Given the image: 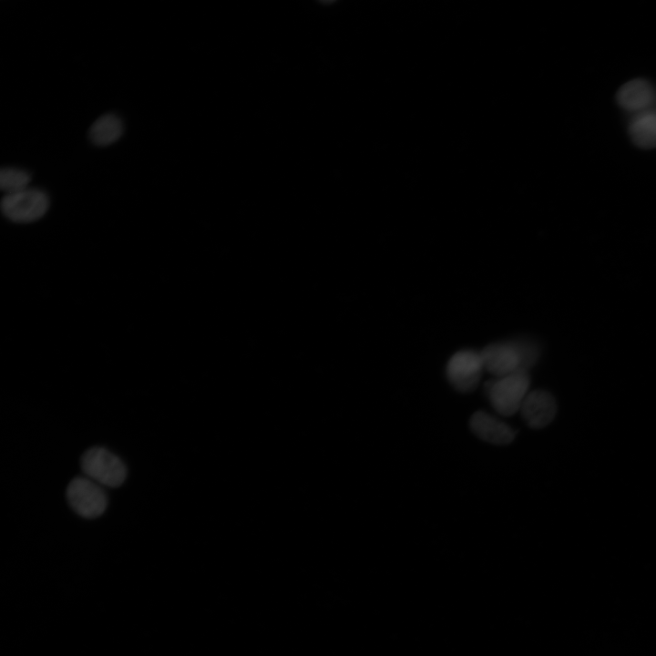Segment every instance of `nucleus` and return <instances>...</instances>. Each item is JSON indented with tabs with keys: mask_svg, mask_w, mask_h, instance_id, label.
<instances>
[{
	"mask_svg": "<svg viewBox=\"0 0 656 656\" xmlns=\"http://www.w3.org/2000/svg\"><path fill=\"white\" fill-rule=\"evenodd\" d=\"M473 433L486 442L496 445L511 443L516 432L509 425L484 411L474 413L469 421Z\"/></svg>",
	"mask_w": 656,
	"mask_h": 656,
	"instance_id": "9",
	"label": "nucleus"
},
{
	"mask_svg": "<svg viewBox=\"0 0 656 656\" xmlns=\"http://www.w3.org/2000/svg\"><path fill=\"white\" fill-rule=\"evenodd\" d=\"M628 133L632 142L639 148L645 149L656 148V105L632 115L628 125Z\"/></svg>",
	"mask_w": 656,
	"mask_h": 656,
	"instance_id": "10",
	"label": "nucleus"
},
{
	"mask_svg": "<svg viewBox=\"0 0 656 656\" xmlns=\"http://www.w3.org/2000/svg\"><path fill=\"white\" fill-rule=\"evenodd\" d=\"M49 199L45 191L26 188L5 194L1 201L4 216L15 223H31L41 219L48 210Z\"/></svg>",
	"mask_w": 656,
	"mask_h": 656,
	"instance_id": "4",
	"label": "nucleus"
},
{
	"mask_svg": "<svg viewBox=\"0 0 656 656\" xmlns=\"http://www.w3.org/2000/svg\"><path fill=\"white\" fill-rule=\"evenodd\" d=\"M446 371L448 381L458 392L474 391L485 371L480 352L471 349L456 352L449 359Z\"/></svg>",
	"mask_w": 656,
	"mask_h": 656,
	"instance_id": "6",
	"label": "nucleus"
},
{
	"mask_svg": "<svg viewBox=\"0 0 656 656\" xmlns=\"http://www.w3.org/2000/svg\"><path fill=\"white\" fill-rule=\"evenodd\" d=\"M67 498L73 510L87 518L99 517L108 506L105 491L88 477L73 478L67 488Z\"/></svg>",
	"mask_w": 656,
	"mask_h": 656,
	"instance_id": "5",
	"label": "nucleus"
},
{
	"mask_svg": "<svg viewBox=\"0 0 656 656\" xmlns=\"http://www.w3.org/2000/svg\"><path fill=\"white\" fill-rule=\"evenodd\" d=\"M122 133L121 119L114 114H105L92 124L89 129V138L96 146L104 147L116 142Z\"/></svg>",
	"mask_w": 656,
	"mask_h": 656,
	"instance_id": "11",
	"label": "nucleus"
},
{
	"mask_svg": "<svg viewBox=\"0 0 656 656\" xmlns=\"http://www.w3.org/2000/svg\"><path fill=\"white\" fill-rule=\"evenodd\" d=\"M480 354L485 371L502 377L516 372H528L537 362L539 350L531 340L515 339L490 343Z\"/></svg>",
	"mask_w": 656,
	"mask_h": 656,
	"instance_id": "1",
	"label": "nucleus"
},
{
	"mask_svg": "<svg viewBox=\"0 0 656 656\" xmlns=\"http://www.w3.org/2000/svg\"><path fill=\"white\" fill-rule=\"evenodd\" d=\"M556 409L554 397L543 390H535L528 394L520 407L524 420L534 428L548 425L555 416Z\"/></svg>",
	"mask_w": 656,
	"mask_h": 656,
	"instance_id": "8",
	"label": "nucleus"
},
{
	"mask_svg": "<svg viewBox=\"0 0 656 656\" xmlns=\"http://www.w3.org/2000/svg\"><path fill=\"white\" fill-rule=\"evenodd\" d=\"M616 101L621 109L634 115L656 105V89L646 79H631L619 88Z\"/></svg>",
	"mask_w": 656,
	"mask_h": 656,
	"instance_id": "7",
	"label": "nucleus"
},
{
	"mask_svg": "<svg viewBox=\"0 0 656 656\" xmlns=\"http://www.w3.org/2000/svg\"><path fill=\"white\" fill-rule=\"evenodd\" d=\"M529 383L528 372H516L487 382L485 392L495 410L508 416L520 409Z\"/></svg>",
	"mask_w": 656,
	"mask_h": 656,
	"instance_id": "2",
	"label": "nucleus"
},
{
	"mask_svg": "<svg viewBox=\"0 0 656 656\" xmlns=\"http://www.w3.org/2000/svg\"><path fill=\"white\" fill-rule=\"evenodd\" d=\"M80 466L88 478L107 487H118L127 477V468L122 460L101 446L87 450L81 456Z\"/></svg>",
	"mask_w": 656,
	"mask_h": 656,
	"instance_id": "3",
	"label": "nucleus"
},
{
	"mask_svg": "<svg viewBox=\"0 0 656 656\" xmlns=\"http://www.w3.org/2000/svg\"><path fill=\"white\" fill-rule=\"evenodd\" d=\"M30 174L21 169L4 168L0 173V187L5 194L28 188Z\"/></svg>",
	"mask_w": 656,
	"mask_h": 656,
	"instance_id": "12",
	"label": "nucleus"
}]
</instances>
